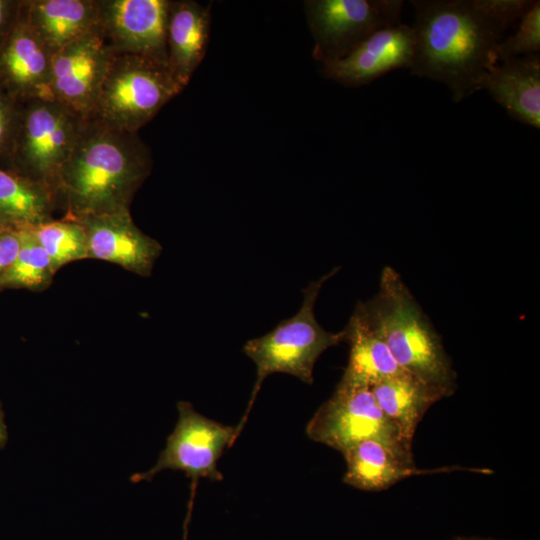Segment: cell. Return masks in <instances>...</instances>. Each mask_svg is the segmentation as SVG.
Returning a JSON list of instances; mask_svg holds the SVG:
<instances>
[{"instance_id":"obj_29","label":"cell","mask_w":540,"mask_h":540,"mask_svg":"<svg viewBox=\"0 0 540 540\" xmlns=\"http://www.w3.org/2000/svg\"><path fill=\"white\" fill-rule=\"evenodd\" d=\"M450 540H500V539H495V538H490V537H480V536H458Z\"/></svg>"},{"instance_id":"obj_14","label":"cell","mask_w":540,"mask_h":540,"mask_svg":"<svg viewBox=\"0 0 540 540\" xmlns=\"http://www.w3.org/2000/svg\"><path fill=\"white\" fill-rule=\"evenodd\" d=\"M343 456L346 472L343 482L364 491H382L399 481L418 475L469 471L489 474L487 468L443 466L423 469L415 464L413 453L392 447L376 439H365L347 449Z\"/></svg>"},{"instance_id":"obj_3","label":"cell","mask_w":540,"mask_h":540,"mask_svg":"<svg viewBox=\"0 0 540 540\" xmlns=\"http://www.w3.org/2000/svg\"><path fill=\"white\" fill-rule=\"evenodd\" d=\"M354 311L381 337L403 372L443 398L455 393L457 373L442 339L394 268H383L378 292Z\"/></svg>"},{"instance_id":"obj_18","label":"cell","mask_w":540,"mask_h":540,"mask_svg":"<svg viewBox=\"0 0 540 540\" xmlns=\"http://www.w3.org/2000/svg\"><path fill=\"white\" fill-rule=\"evenodd\" d=\"M210 30L208 8L195 1H170L167 22L168 64L185 87L202 61Z\"/></svg>"},{"instance_id":"obj_6","label":"cell","mask_w":540,"mask_h":540,"mask_svg":"<svg viewBox=\"0 0 540 540\" xmlns=\"http://www.w3.org/2000/svg\"><path fill=\"white\" fill-rule=\"evenodd\" d=\"M83 121L50 96L24 101L18 133L5 167L46 186L56 198L61 169Z\"/></svg>"},{"instance_id":"obj_28","label":"cell","mask_w":540,"mask_h":540,"mask_svg":"<svg viewBox=\"0 0 540 540\" xmlns=\"http://www.w3.org/2000/svg\"><path fill=\"white\" fill-rule=\"evenodd\" d=\"M8 440L7 427L4 420V412L0 403V449L4 448Z\"/></svg>"},{"instance_id":"obj_10","label":"cell","mask_w":540,"mask_h":540,"mask_svg":"<svg viewBox=\"0 0 540 540\" xmlns=\"http://www.w3.org/2000/svg\"><path fill=\"white\" fill-rule=\"evenodd\" d=\"M113 55L100 26L62 48L52 59L50 97L89 119Z\"/></svg>"},{"instance_id":"obj_7","label":"cell","mask_w":540,"mask_h":540,"mask_svg":"<svg viewBox=\"0 0 540 540\" xmlns=\"http://www.w3.org/2000/svg\"><path fill=\"white\" fill-rule=\"evenodd\" d=\"M179 418L166 446L156 464L148 471L131 476V482L150 481L164 470L182 471L191 480L188 512L184 524V539L191 516L193 499L198 481L209 478L221 481L222 473L217 462L226 448L238 437L236 426L223 425L196 412L192 404L180 401L177 404Z\"/></svg>"},{"instance_id":"obj_9","label":"cell","mask_w":540,"mask_h":540,"mask_svg":"<svg viewBox=\"0 0 540 540\" xmlns=\"http://www.w3.org/2000/svg\"><path fill=\"white\" fill-rule=\"evenodd\" d=\"M402 7L401 0L306 2L316 58L324 63L345 57L376 31L401 23Z\"/></svg>"},{"instance_id":"obj_15","label":"cell","mask_w":540,"mask_h":540,"mask_svg":"<svg viewBox=\"0 0 540 540\" xmlns=\"http://www.w3.org/2000/svg\"><path fill=\"white\" fill-rule=\"evenodd\" d=\"M52 59L22 8L18 23L0 47V86L22 102L50 96Z\"/></svg>"},{"instance_id":"obj_4","label":"cell","mask_w":540,"mask_h":540,"mask_svg":"<svg viewBox=\"0 0 540 540\" xmlns=\"http://www.w3.org/2000/svg\"><path fill=\"white\" fill-rule=\"evenodd\" d=\"M338 270L339 268L332 269L303 290L302 305L294 316L281 321L272 331L251 339L244 345L243 351L256 365L257 377L247 411L236 426L238 435L267 376L286 373L304 383L312 384L313 369L320 355L328 348L345 342L344 330L337 333L326 331L317 322L314 314V305L324 282Z\"/></svg>"},{"instance_id":"obj_19","label":"cell","mask_w":540,"mask_h":540,"mask_svg":"<svg viewBox=\"0 0 540 540\" xmlns=\"http://www.w3.org/2000/svg\"><path fill=\"white\" fill-rule=\"evenodd\" d=\"M371 390L381 411L410 445L428 409L443 399L437 390L406 372L375 384Z\"/></svg>"},{"instance_id":"obj_22","label":"cell","mask_w":540,"mask_h":540,"mask_svg":"<svg viewBox=\"0 0 540 540\" xmlns=\"http://www.w3.org/2000/svg\"><path fill=\"white\" fill-rule=\"evenodd\" d=\"M19 252L0 276V291L26 289L33 292L46 290L53 282L55 272L50 259L38 243L31 229L21 230Z\"/></svg>"},{"instance_id":"obj_2","label":"cell","mask_w":540,"mask_h":540,"mask_svg":"<svg viewBox=\"0 0 540 540\" xmlns=\"http://www.w3.org/2000/svg\"><path fill=\"white\" fill-rule=\"evenodd\" d=\"M151 166L150 151L138 132L84 120L60 172L57 206L73 218L130 211Z\"/></svg>"},{"instance_id":"obj_23","label":"cell","mask_w":540,"mask_h":540,"mask_svg":"<svg viewBox=\"0 0 540 540\" xmlns=\"http://www.w3.org/2000/svg\"><path fill=\"white\" fill-rule=\"evenodd\" d=\"M56 273L68 263L88 259L86 232L76 219L65 216L31 228Z\"/></svg>"},{"instance_id":"obj_20","label":"cell","mask_w":540,"mask_h":540,"mask_svg":"<svg viewBox=\"0 0 540 540\" xmlns=\"http://www.w3.org/2000/svg\"><path fill=\"white\" fill-rule=\"evenodd\" d=\"M57 207L46 186L0 165V227L34 228L52 220Z\"/></svg>"},{"instance_id":"obj_25","label":"cell","mask_w":540,"mask_h":540,"mask_svg":"<svg viewBox=\"0 0 540 540\" xmlns=\"http://www.w3.org/2000/svg\"><path fill=\"white\" fill-rule=\"evenodd\" d=\"M23 102L0 86V165L6 166L20 126Z\"/></svg>"},{"instance_id":"obj_27","label":"cell","mask_w":540,"mask_h":540,"mask_svg":"<svg viewBox=\"0 0 540 540\" xmlns=\"http://www.w3.org/2000/svg\"><path fill=\"white\" fill-rule=\"evenodd\" d=\"M23 0H0V47L18 23Z\"/></svg>"},{"instance_id":"obj_16","label":"cell","mask_w":540,"mask_h":540,"mask_svg":"<svg viewBox=\"0 0 540 540\" xmlns=\"http://www.w3.org/2000/svg\"><path fill=\"white\" fill-rule=\"evenodd\" d=\"M482 89L487 90L511 118L540 128L539 53L496 64L486 75Z\"/></svg>"},{"instance_id":"obj_26","label":"cell","mask_w":540,"mask_h":540,"mask_svg":"<svg viewBox=\"0 0 540 540\" xmlns=\"http://www.w3.org/2000/svg\"><path fill=\"white\" fill-rule=\"evenodd\" d=\"M21 242V230L0 227V276L16 258Z\"/></svg>"},{"instance_id":"obj_8","label":"cell","mask_w":540,"mask_h":540,"mask_svg":"<svg viewBox=\"0 0 540 540\" xmlns=\"http://www.w3.org/2000/svg\"><path fill=\"white\" fill-rule=\"evenodd\" d=\"M313 441L342 454L365 439L412 452L394 424L378 406L371 387L340 380L332 396L315 412L306 427Z\"/></svg>"},{"instance_id":"obj_13","label":"cell","mask_w":540,"mask_h":540,"mask_svg":"<svg viewBox=\"0 0 540 540\" xmlns=\"http://www.w3.org/2000/svg\"><path fill=\"white\" fill-rule=\"evenodd\" d=\"M414 46L412 26L399 23L385 27L345 57L324 62L323 74L343 85H366L392 70L410 68Z\"/></svg>"},{"instance_id":"obj_11","label":"cell","mask_w":540,"mask_h":540,"mask_svg":"<svg viewBox=\"0 0 540 540\" xmlns=\"http://www.w3.org/2000/svg\"><path fill=\"white\" fill-rule=\"evenodd\" d=\"M169 6L168 0H99V26L114 53L168 64Z\"/></svg>"},{"instance_id":"obj_5","label":"cell","mask_w":540,"mask_h":540,"mask_svg":"<svg viewBox=\"0 0 540 540\" xmlns=\"http://www.w3.org/2000/svg\"><path fill=\"white\" fill-rule=\"evenodd\" d=\"M183 88L168 64L114 53L89 119L138 132Z\"/></svg>"},{"instance_id":"obj_1","label":"cell","mask_w":540,"mask_h":540,"mask_svg":"<svg viewBox=\"0 0 540 540\" xmlns=\"http://www.w3.org/2000/svg\"><path fill=\"white\" fill-rule=\"evenodd\" d=\"M531 0H412V75L444 83L454 102L481 90L497 48Z\"/></svg>"},{"instance_id":"obj_17","label":"cell","mask_w":540,"mask_h":540,"mask_svg":"<svg viewBox=\"0 0 540 540\" xmlns=\"http://www.w3.org/2000/svg\"><path fill=\"white\" fill-rule=\"evenodd\" d=\"M25 16L54 55L99 27V0H24Z\"/></svg>"},{"instance_id":"obj_12","label":"cell","mask_w":540,"mask_h":540,"mask_svg":"<svg viewBox=\"0 0 540 540\" xmlns=\"http://www.w3.org/2000/svg\"><path fill=\"white\" fill-rule=\"evenodd\" d=\"M74 219L86 232L88 259L110 262L142 277L151 275L162 246L136 226L130 211Z\"/></svg>"},{"instance_id":"obj_21","label":"cell","mask_w":540,"mask_h":540,"mask_svg":"<svg viewBox=\"0 0 540 540\" xmlns=\"http://www.w3.org/2000/svg\"><path fill=\"white\" fill-rule=\"evenodd\" d=\"M349 358L341 381L372 387L401 372L381 337L355 311L343 329Z\"/></svg>"},{"instance_id":"obj_24","label":"cell","mask_w":540,"mask_h":540,"mask_svg":"<svg viewBox=\"0 0 540 540\" xmlns=\"http://www.w3.org/2000/svg\"><path fill=\"white\" fill-rule=\"evenodd\" d=\"M517 31L497 48L498 61L538 54L540 51V1H533L520 17Z\"/></svg>"}]
</instances>
